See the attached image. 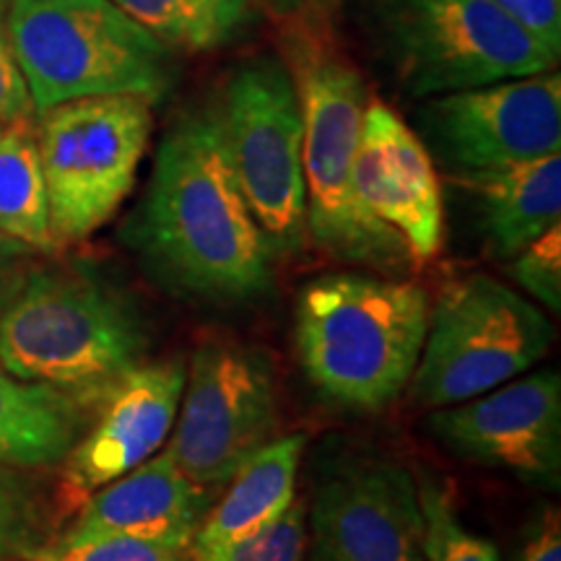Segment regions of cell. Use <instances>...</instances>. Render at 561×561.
<instances>
[{"instance_id": "obj_15", "label": "cell", "mask_w": 561, "mask_h": 561, "mask_svg": "<svg viewBox=\"0 0 561 561\" xmlns=\"http://www.w3.org/2000/svg\"><path fill=\"white\" fill-rule=\"evenodd\" d=\"M362 206L401 237L413 265H426L445 244V203L437 167L416 130L382 100H369L354 161Z\"/></svg>"}, {"instance_id": "obj_13", "label": "cell", "mask_w": 561, "mask_h": 561, "mask_svg": "<svg viewBox=\"0 0 561 561\" xmlns=\"http://www.w3.org/2000/svg\"><path fill=\"white\" fill-rule=\"evenodd\" d=\"M430 430L447 450L500 468L525 483H561V380L557 369L525 371L466 403L445 405Z\"/></svg>"}, {"instance_id": "obj_4", "label": "cell", "mask_w": 561, "mask_h": 561, "mask_svg": "<svg viewBox=\"0 0 561 561\" xmlns=\"http://www.w3.org/2000/svg\"><path fill=\"white\" fill-rule=\"evenodd\" d=\"M430 312V294L416 280L354 271L314 278L294 307L301 369L341 409H388L416 371Z\"/></svg>"}, {"instance_id": "obj_16", "label": "cell", "mask_w": 561, "mask_h": 561, "mask_svg": "<svg viewBox=\"0 0 561 561\" xmlns=\"http://www.w3.org/2000/svg\"><path fill=\"white\" fill-rule=\"evenodd\" d=\"M210 494L174 462L170 447L89 496L60 538L133 536L191 549Z\"/></svg>"}, {"instance_id": "obj_7", "label": "cell", "mask_w": 561, "mask_h": 561, "mask_svg": "<svg viewBox=\"0 0 561 561\" xmlns=\"http://www.w3.org/2000/svg\"><path fill=\"white\" fill-rule=\"evenodd\" d=\"M153 133V104L104 94L55 104L34 115L53 237L89 240L128 198Z\"/></svg>"}, {"instance_id": "obj_23", "label": "cell", "mask_w": 561, "mask_h": 561, "mask_svg": "<svg viewBox=\"0 0 561 561\" xmlns=\"http://www.w3.org/2000/svg\"><path fill=\"white\" fill-rule=\"evenodd\" d=\"M26 561H193L191 549L146 541L133 536H94L68 541L58 538L53 543H39L26 551Z\"/></svg>"}, {"instance_id": "obj_28", "label": "cell", "mask_w": 561, "mask_h": 561, "mask_svg": "<svg viewBox=\"0 0 561 561\" xmlns=\"http://www.w3.org/2000/svg\"><path fill=\"white\" fill-rule=\"evenodd\" d=\"M551 55L561 53V0H491Z\"/></svg>"}, {"instance_id": "obj_6", "label": "cell", "mask_w": 561, "mask_h": 561, "mask_svg": "<svg viewBox=\"0 0 561 561\" xmlns=\"http://www.w3.org/2000/svg\"><path fill=\"white\" fill-rule=\"evenodd\" d=\"M5 21L34 115L104 94L159 104L178 79V53L112 0H9Z\"/></svg>"}, {"instance_id": "obj_10", "label": "cell", "mask_w": 561, "mask_h": 561, "mask_svg": "<svg viewBox=\"0 0 561 561\" xmlns=\"http://www.w3.org/2000/svg\"><path fill=\"white\" fill-rule=\"evenodd\" d=\"M278 392L261 351L208 341L195 351L172 426L170 447L201 489L227 486L261 447L276 439Z\"/></svg>"}, {"instance_id": "obj_20", "label": "cell", "mask_w": 561, "mask_h": 561, "mask_svg": "<svg viewBox=\"0 0 561 561\" xmlns=\"http://www.w3.org/2000/svg\"><path fill=\"white\" fill-rule=\"evenodd\" d=\"M0 234L42 255L58 250L34 138V117L0 130Z\"/></svg>"}, {"instance_id": "obj_12", "label": "cell", "mask_w": 561, "mask_h": 561, "mask_svg": "<svg viewBox=\"0 0 561 561\" xmlns=\"http://www.w3.org/2000/svg\"><path fill=\"white\" fill-rule=\"evenodd\" d=\"M307 561H426L416 479L390 458L341 462L314 486Z\"/></svg>"}, {"instance_id": "obj_8", "label": "cell", "mask_w": 561, "mask_h": 561, "mask_svg": "<svg viewBox=\"0 0 561 561\" xmlns=\"http://www.w3.org/2000/svg\"><path fill=\"white\" fill-rule=\"evenodd\" d=\"M214 110L252 219L276 261L297 255L310 240L301 157L305 128L286 60L273 53L242 60L224 79Z\"/></svg>"}, {"instance_id": "obj_14", "label": "cell", "mask_w": 561, "mask_h": 561, "mask_svg": "<svg viewBox=\"0 0 561 561\" xmlns=\"http://www.w3.org/2000/svg\"><path fill=\"white\" fill-rule=\"evenodd\" d=\"M187 367L182 359L140 364L100 403L102 413L62 460L55 494L60 517H73L94 491L157 455L178 419Z\"/></svg>"}, {"instance_id": "obj_9", "label": "cell", "mask_w": 561, "mask_h": 561, "mask_svg": "<svg viewBox=\"0 0 561 561\" xmlns=\"http://www.w3.org/2000/svg\"><path fill=\"white\" fill-rule=\"evenodd\" d=\"M553 325L523 294L486 273L453 280L430 312L413 371V398L426 409L466 403L536 367Z\"/></svg>"}, {"instance_id": "obj_27", "label": "cell", "mask_w": 561, "mask_h": 561, "mask_svg": "<svg viewBox=\"0 0 561 561\" xmlns=\"http://www.w3.org/2000/svg\"><path fill=\"white\" fill-rule=\"evenodd\" d=\"M5 5H9V0L0 3V130L34 117L30 89H26L16 55H13L9 21H5Z\"/></svg>"}, {"instance_id": "obj_26", "label": "cell", "mask_w": 561, "mask_h": 561, "mask_svg": "<svg viewBox=\"0 0 561 561\" xmlns=\"http://www.w3.org/2000/svg\"><path fill=\"white\" fill-rule=\"evenodd\" d=\"M512 278L538 299L546 310H561V227L543 231L536 242L510 261Z\"/></svg>"}, {"instance_id": "obj_3", "label": "cell", "mask_w": 561, "mask_h": 561, "mask_svg": "<svg viewBox=\"0 0 561 561\" xmlns=\"http://www.w3.org/2000/svg\"><path fill=\"white\" fill-rule=\"evenodd\" d=\"M149 322L138 301L94 265L37 263L0 318V364L83 405L102 403L146 364Z\"/></svg>"}, {"instance_id": "obj_32", "label": "cell", "mask_w": 561, "mask_h": 561, "mask_svg": "<svg viewBox=\"0 0 561 561\" xmlns=\"http://www.w3.org/2000/svg\"><path fill=\"white\" fill-rule=\"evenodd\" d=\"M0 3H5V0H0Z\"/></svg>"}, {"instance_id": "obj_25", "label": "cell", "mask_w": 561, "mask_h": 561, "mask_svg": "<svg viewBox=\"0 0 561 561\" xmlns=\"http://www.w3.org/2000/svg\"><path fill=\"white\" fill-rule=\"evenodd\" d=\"M307 551V507L299 500L244 541L193 561H301Z\"/></svg>"}, {"instance_id": "obj_33", "label": "cell", "mask_w": 561, "mask_h": 561, "mask_svg": "<svg viewBox=\"0 0 561 561\" xmlns=\"http://www.w3.org/2000/svg\"><path fill=\"white\" fill-rule=\"evenodd\" d=\"M24 561H26V559H24Z\"/></svg>"}, {"instance_id": "obj_24", "label": "cell", "mask_w": 561, "mask_h": 561, "mask_svg": "<svg viewBox=\"0 0 561 561\" xmlns=\"http://www.w3.org/2000/svg\"><path fill=\"white\" fill-rule=\"evenodd\" d=\"M42 504L19 468L0 466V561L37 549Z\"/></svg>"}, {"instance_id": "obj_11", "label": "cell", "mask_w": 561, "mask_h": 561, "mask_svg": "<svg viewBox=\"0 0 561 561\" xmlns=\"http://www.w3.org/2000/svg\"><path fill=\"white\" fill-rule=\"evenodd\" d=\"M413 123L434 164L450 174L549 157L561 149V76L551 68L426 96Z\"/></svg>"}, {"instance_id": "obj_2", "label": "cell", "mask_w": 561, "mask_h": 561, "mask_svg": "<svg viewBox=\"0 0 561 561\" xmlns=\"http://www.w3.org/2000/svg\"><path fill=\"white\" fill-rule=\"evenodd\" d=\"M301 107V157L307 185V237L341 263L398 276L413 261L396 231L377 221L354 191L369 87L343 53L333 24L278 30Z\"/></svg>"}, {"instance_id": "obj_31", "label": "cell", "mask_w": 561, "mask_h": 561, "mask_svg": "<svg viewBox=\"0 0 561 561\" xmlns=\"http://www.w3.org/2000/svg\"><path fill=\"white\" fill-rule=\"evenodd\" d=\"M515 561H561V517L557 507H543L528 523Z\"/></svg>"}, {"instance_id": "obj_29", "label": "cell", "mask_w": 561, "mask_h": 561, "mask_svg": "<svg viewBox=\"0 0 561 561\" xmlns=\"http://www.w3.org/2000/svg\"><path fill=\"white\" fill-rule=\"evenodd\" d=\"M255 5L278 30H286V26L333 24L341 0H255Z\"/></svg>"}, {"instance_id": "obj_5", "label": "cell", "mask_w": 561, "mask_h": 561, "mask_svg": "<svg viewBox=\"0 0 561 561\" xmlns=\"http://www.w3.org/2000/svg\"><path fill=\"white\" fill-rule=\"evenodd\" d=\"M351 21L413 100L546 73L559 60L491 0H351Z\"/></svg>"}, {"instance_id": "obj_1", "label": "cell", "mask_w": 561, "mask_h": 561, "mask_svg": "<svg viewBox=\"0 0 561 561\" xmlns=\"http://www.w3.org/2000/svg\"><path fill=\"white\" fill-rule=\"evenodd\" d=\"M123 240L178 297L244 307L273 291L276 255L240 191L214 107L187 110L164 133Z\"/></svg>"}, {"instance_id": "obj_30", "label": "cell", "mask_w": 561, "mask_h": 561, "mask_svg": "<svg viewBox=\"0 0 561 561\" xmlns=\"http://www.w3.org/2000/svg\"><path fill=\"white\" fill-rule=\"evenodd\" d=\"M37 255H42V252L0 234V318L9 310L11 301L16 299L34 265L39 263Z\"/></svg>"}, {"instance_id": "obj_17", "label": "cell", "mask_w": 561, "mask_h": 561, "mask_svg": "<svg viewBox=\"0 0 561 561\" xmlns=\"http://www.w3.org/2000/svg\"><path fill=\"white\" fill-rule=\"evenodd\" d=\"M450 180L473 198L483 242L500 261H512L561 221V153Z\"/></svg>"}, {"instance_id": "obj_19", "label": "cell", "mask_w": 561, "mask_h": 561, "mask_svg": "<svg viewBox=\"0 0 561 561\" xmlns=\"http://www.w3.org/2000/svg\"><path fill=\"white\" fill-rule=\"evenodd\" d=\"M87 430V405L50 385L26 382L0 364V466H58Z\"/></svg>"}, {"instance_id": "obj_21", "label": "cell", "mask_w": 561, "mask_h": 561, "mask_svg": "<svg viewBox=\"0 0 561 561\" xmlns=\"http://www.w3.org/2000/svg\"><path fill=\"white\" fill-rule=\"evenodd\" d=\"M174 53H214L242 39L257 19L255 0H112Z\"/></svg>"}, {"instance_id": "obj_22", "label": "cell", "mask_w": 561, "mask_h": 561, "mask_svg": "<svg viewBox=\"0 0 561 561\" xmlns=\"http://www.w3.org/2000/svg\"><path fill=\"white\" fill-rule=\"evenodd\" d=\"M416 489L424 517L426 561H502L494 543L462 525L450 486L432 479L430 473H421Z\"/></svg>"}, {"instance_id": "obj_18", "label": "cell", "mask_w": 561, "mask_h": 561, "mask_svg": "<svg viewBox=\"0 0 561 561\" xmlns=\"http://www.w3.org/2000/svg\"><path fill=\"white\" fill-rule=\"evenodd\" d=\"M305 445L307 437L299 432L271 439L231 476L227 494L206 512L195 530L193 559L210 557L255 536L289 510L297 500V473Z\"/></svg>"}]
</instances>
